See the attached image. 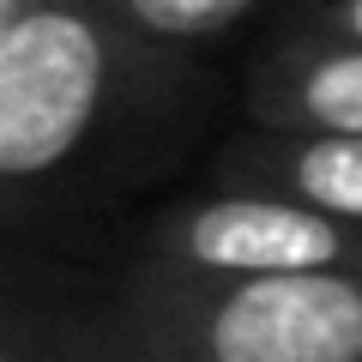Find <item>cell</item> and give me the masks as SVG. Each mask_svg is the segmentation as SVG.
Wrapping results in <instances>:
<instances>
[{
  "label": "cell",
  "mask_w": 362,
  "mask_h": 362,
  "mask_svg": "<svg viewBox=\"0 0 362 362\" xmlns=\"http://www.w3.org/2000/svg\"><path fill=\"white\" fill-rule=\"evenodd\" d=\"M247 127L362 133V42L332 30L272 25L242 78Z\"/></svg>",
  "instance_id": "5"
},
{
  "label": "cell",
  "mask_w": 362,
  "mask_h": 362,
  "mask_svg": "<svg viewBox=\"0 0 362 362\" xmlns=\"http://www.w3.org/2000/svg\"><path fill=\"white\" fill-rule=\"evenodd\" d=\"M278 25H302V30H332V37L362 42V0H290Z\"/></svg>",
  "instance_id": "8"
},
{
  "label": "cell",
  "mask_w": 362,
  "mask_h": 362,
  "mask_svg": "<svg viewBox=\"0 0 362 362\" xmlns=\"http://www.w3.org/2000/svg\"><path fill=\"white\" fill-rule=\"evenodd\" d=\"M0 362H139L109 284L18 247L0 284Z\"/></svg>",
  "instance_id": "4"
},
{
  "label": "cell",
  "mask_w": 362,
  "mask_h": 362,
  "mask_svg": "<svg viewBox=\"0 0 362 362\" xmlns=\"http://www.w3.org/2000/svg\"><path fill=\"white\" fill-rule=\"evenodd\" d=\"M211 66L133 37L97 0H0V199L18 235L175 151Z\"/></svg>",
  "instance_id": "1"
},
{
  "label": "cell",
  "mask_w": 362,
  "mask_h": 362,
  "mask_svg": "<svg viewBox=\"0 0 362 362\" xmlns=\"http://www.w3.org/2000/svg\"><path fill=\"white\" fill-rule=\"evenodd\" d=\"M109 296L139 362H362V266L218 278L127 254Z\"/></svg>",
  "instance_id": "2"
},
{
  "label": "cell",
  "mask_w": 362,
  "mask_h": 362,
  "mask_svg": "<svg viewBox=\"0 0 362 362\" xmlns=\"http://www.w3.org/2000/svg\"><path fill=\"white\" fill-rule=\"evenodd\" d=\"M133 254L163 259L218 278H272V272H332L362 266V230L332 223L296 199L259 194V187H199L145 218Z\"/></svg>",
  "instance_id": "3"
},
{
  "label": "cell",
  "mask_w": 362,
  "mask_h": 362,
  "mask_svg": "<svg viewBox=\"0 0 362 362\" xmlns=\"http://www.w3.org/2000/svg\"><path fill=\"white\" fill-rule=\"evenodd\" d=\"M211 181L259 187L296 199L332 223L362 230V133H284V127H242L218 145Z\"/></svg>",
  "instance_id": "6"
},
{
  "label": "cell",
  "mask_w": 362,
  "mask_h": 362,
  "mask_svg": "<svg viewBox=\"0 0 362 362\" xmlns=\"http://www.w3.org/2000/svg\"><path fill=\"white\" fill-rule=\"evenodd\" d=\"M97 6L115 13L133 37L157 42V49H169V54L206 61L211 49L235 42L266 13H284L290 0H97Z\"/></svg>",
  "instance_id": "7"
}]
</instances>
